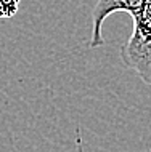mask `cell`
Returning <instances> with one entry per match:
<instances>
[{
    "instance_id": "cell-1",
    "label": "cell",
    "mask_w": 151,
    "mask_h": 152,
    "mask_svg": "<svg viewBox=\"0 0 151 152\" xmlns=\"http://www.w3.org/2000/svg\"><path fill=\"white\" fill-rule=\"evenodd\" d=\"M125 11L133 19V32L121 47L124 66L133 69L145 83L151 85V0H98L92 11V35L88 47L105 45L101 35L105 19L109 15Z\"/></svg>"
},
{
    "instance_id": "cell-2",
    "label": "cell",
    "mask_w": 151,
    "mask_h": 152,
    "mask_svg": "<svg viewBox=\"0 0 151 152\" xmlns=\"http://www.w3.org/2000/svg\"><path fill=\"white\" fill-rule=\"evenodd\" d=\"M21 0H0V19H10L18 13Z\"/></svg>"
}]
</instances>
